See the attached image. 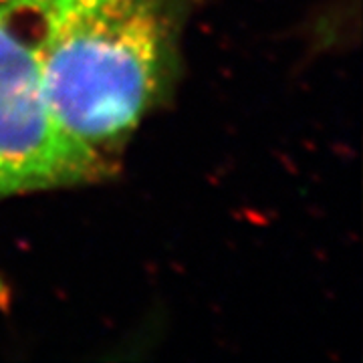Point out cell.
<instances>
[{"label":"cell","mask_w":363,"mask_h":363,"mask_svg":"<svg viewBox=\"0 0 363 363\" xmlns=\"http://www.w3.org/2000/svg\"><path fill=\"white\" fill-rule=\"evenodd\" d=\"M192 0H47L43 83L57 128L109 174L182 73Z\"/></svg>","instance_id":"obj_1"},{"label":"cell","mask_w":363,"mask_h":363,"mask_svg":"<svg viewBox=\"0 0 363 363\" xmlns=\"http://www.w3.org/2000/svg\"><path fill=\"white\" fill-rule=\"evenodd\" d=\"M47 0H0V202L105 178L57 128L43 83Z\"/></svg>","instance_id":"obj_2"}]
</instances>
